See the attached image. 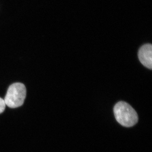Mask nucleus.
I'll return each instance as SVG.
<instances>
[{
	"label": "nucleus",
	"instance_id": "1",
	"mask_svg": "<svg viewBox=\"0 0 152 152\" xmlns=\"http://www.w3.org/2000/svg\"><path fill=\"white\" fill-rule=\"evenodd\" d=\"M113 111L115 119L122 126L129 128L137 123V114L134 108L126 102H117L114 107Z\"/></svg>",
	"mask_w": 152,
	"mask_h": 152
},
{
	"label": "nucleus",
	"instance_id": "2",
	"mask_svg": "<svg viewBox=\"0 0 152 152\" xmlns=\"http://www.w3.org/2000/svg\"><path fill=\"white\" fill-rule=\"evenodd\" d=\"M26 87L21 83H15L9 87L4 98L7 106L11 108H16L22 106L26 97Z\"/></svg>",
	"mask_w": 152,
	"mask_h": 152
},
{
	"label": "nucleus",
	"instance_id": "3",
	"mask_svg": "<svg viewBox=\"0 0 152 152\" xmlns=\"http://www.w3.org/2000/svg\"><path fill=\"white\" fill-rule=\"evenodd\" d=\"M138 56L140 62L145 67L152 68V46L151 44L144 45L139 49Z\"/></svg>",
	"mask_w": 152,
	"mask_h": 152
},
{
	"label": "nucleus",
	"instance_id": "4",
	"mask_svg": "<svg viewBox=\"0 0 152 152\" xmlns=\"http://www.w3.org/2000/svg\"><path fill=\"white\" fill-rule=\"evenodd\" d=\"M6 103L4 102V99L0 98V114H1L4 111L6 108Z\"/></svg>",
	"mask_w": 152,
	"mask_h": 152
}]
</instances>
